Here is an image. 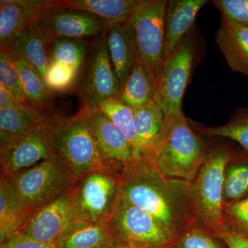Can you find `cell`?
<instances>
[{
  "label": "cell",
  "mask_w": 248,
  "mask_h": 248,
  "mask_svg": "<svg viewBox=\"0 0 248 248\" xmlns=\"http://www.w3.org/2000/svg\"><path fill=\"white\" fill-rule=\"evenodd\" d=\"M120 174L96 171L76 181L71 194L83 221L108 223L120 194Z\"/></svg>",
  "instance_id": "11"
},
{
  "label": "cell",
  "mask_w": 248,
  "mask_h": 248,
  "mask_svg": "<svg viewBox=\"0 0 248 248\" xmlns=\"http://www.w3.org/2000/svg\"><path fill=\"white\" fill-rule=\"evenodd\" d=\"M97 108L123 132L134 148L140 152L133 109L124 105L115 97L101 103Z\"/></svg>",
  "instance_id": "29"
},
{
  "label": "cell",
  "mask_w": 248,
  "mask_h": 248,
  "mask_svg": "<svg viewBox=\"0 0 248 248\" xmlns=\"http://www.w3.org/2000/svg\"><path fill=\"white\" fill-rule=\"evenodd\" d=\"M156 92V82L138 55L133 71L119 87L114 97L135 109L154 100Z\"/></svg>",
  "instance_id": "22"
},
{
  "label": "cell",
  "mask_w": 248,
  "mask_h": 248,
  "mask_svg": "<svg viewBox=\"0 0 248 248\" xmlns=\"http://www.w3.org/2000/svg\"><path fill=\"white\" fill-rule=\"evenodd\" d=\"M25 10L16 0L0 1V45L9 48L16 35L30 24Z\"/></svg>",
  "instance_id": "28"
},
{
  "label": "cell",
  "mask_w": 248,
  "mask_h": 248,
  "mask_svg": "<svg viewBox=\"0 0 248 248\" xmlns=\"http://www.w3.org/2000/svg\"><path fill=\"white\" fill-rule=\"evenodd\" d=\"M48 115L31 105L22 109L0 108V148L27 135L43 123Z\"/></svg>",
  "instance_id": "21"
},
{
  "label": "cell",
  "mask_w": 248,
  "mask_h": 248,
  "mask_svg": "<svg viewBox=\"0 0 248 248\" xmlns=\"http://www.w3.org/2000/svg\"><path fill=\"white\" fill-rule=\"evenodd\" d=\"M108 49L119 87L131 74L136 62V47L127 24L110 25L107 31Z\"/></svg>",
  "instance_id": "17"
},
{
  "label": "cell",
  "mask_w": 248,
  "mask_h": 248,
  "mask_svg": "<svg viewBox=\"0 0 248 248\" xmlns=\"http://www.w3.org/2000/svg\"><path fill=\"white\" fill-rule=\"evenodd\" d=\"M8 178L13 197L26 224L41 209L70 193L77 181L55 153Z\"/></svg>",
  "instance_id": "2"
},
{
  "label": "cell",
  "mask_w": 248,
  "mask_h": 248,
  "mask_svg": "<svg viewBox=\"0 0 248 248\" xmlns=\"http://www.w3.org/2000/svg\"><path fill=\"white\" fill-rule=\"evenodd\" d=\"M64 117L54 111L43 123L27 135L0 148L1 175L12 177L54 154V136Z\"/></svg>",
  "instance_id": "9"
},
{
  "label": "cell",
  "mask_w": 248,
  "mask_h": 248,
  "mask_svg": "<svg viewBox=\"0 0 248 248\" xmlns=\"http://www.w3.org/2000/svg\"><path fill=\"white\" fill-rule=\"evenodd\" d=\"M8 49L18 50L39 72L45 79L51 63V42L48 40L38 23H30L16 35Z\"/></svg>",
  "instance_id": "19"
},
{
  "label": "cell",
  "mask_w": 248,
  "mask_h": 248,
  "mask_svg": "<svg viewBox=\"0 0 248 248\" xmlns=\"http://www.w3.org/2000/svg\"><path fill=\"white\" fill-rule=\"evenodd\" d=\"M28 104L46 115L54 112L53 95L39 72L16 49H9Z\"/></svg>",
  "instance_id": "18"
},
{
  "label": "cell",
  "mask_w": 248,
  "mask_h": 248,
  "mask_svg": "<svg viewBox=\"0 0 248 248\" xmlns=\"http://www.w3.org/2000/svg\"><path fill=\"white\" fill-rule=\"evenodd\" d=\"M199 133L209 138L221 137L231 139L248 152V107L238 108L226 125L203 128Z\"/></svg>",
  "instance_id": "30"
},
{
  "label": "cell",
  "mask_w": 248,
  "mask_h": 248,
  "mask_svg": "<svg viewBox=\"0 0 248 248\" xmlns=\"http://www.w3.org/2000/svg\"><path fill=\"white\" fill-rule=\"evenodd\" d=\"M37 23L51 43L60 39L93 40L107 32L110 26L92 13L65 6L64 1L44 15Z\"/></svg>",
  "instance_id": "12"
},
{
  "label": "cell",
  "mask_w": 248,
  "mask_h": 248,
  "mask_svg": "<svg viewBox=\"0 0 248 248\" xmlns=\"http://www.w3.org/2000/svg\"><path fill=\"white\" fill-rule=\"evenodd\" d=\"M79 111L103 155L111 163L124 169L141 155L123 132L99 109L81 107Z\"/></svg>",
  "instance_id": "14"
},
{
  "label": "cell",
  "mask_w": 248,
  "mask_h": 248,
  "mask_svg": "<svg viewBox=\"0 0 248 248\" xmlns=\"http://www.w3.org/2000/svg\"><path fill=\"white\" fill-rule=\"evenodd\" d=\"M140 2L141 0H67L64 4L89 11L115 25L127 24Z\"/></svg>",
  "instance_id": "23"
},
{
  "label": "cell",
  "mask_w": 248,
  "mask_h": 248,
  "mask_svg": "<svg viewBox=\"0 0 248 248\" xmlns=\"http://www.w3.org/2000/svg\"><path fill=\"white\" fill-rule=\"evenodd\" d=\"M216 236L195 223L179 236L177 248H223Z\"/></svg>",
  "instance_id": "34"
},
{
  "label": "cell",
  "mask_w": 248,
  "mask_h": 248,
  "mask_svg": "<svg viewBox=\"0 0 248 248\" xmlns=\"http://www.w3.org/2000/svg\"><path fill=\"white\" fill-rule=\"evenodd\" d=\"M190 183L165 177L149 158L140 155L120 174V196L167 227L178 238L195 224Z\"/></svg>",
  "instance_id": "1"
},
{
  "label": "cell",
  "mask_w": 248,
  "mask_h": 248,
  "mask_svg": "<svg viewBox=\"0 0 248 248\" xmlns=\"http://www.w3.org/2000/svg\"><path fill=\"white\" fill-rule=\"evenodd\" d=\"M223 215L228 228L248 236V196L236 202L223 203Z\"/></svg>",
  "instance_id": "33"
},
{
  "label": "cell",
  "mask_w": 248,
  "mask_h": 248,
  "mask_svg": "<svg viewBox=\"0 0 248 248\" xmlns=\"http://www.w3.org/2000/svg\"><path fill=\"white\" fill-rule=\"evenodd\" d=\"M104 248H138L133 247V246H130L126 244H124V243L120 242V241H117L115 239L113 241L110 243V244L108 245Z\"/></svg>",
  "instance_id": "39"
},
{
  "label": "cell",
  "mask_w": 248,
  "mask_h": 248,
  "mask_svg": "<svg viewBox=\"0 0 248 248\" xmlns=\"http://www.w3.org/2000/svg\"><path fill=\"white\" fill-rule=\"evenodd\" d=\"M71 192L39 210L19 232L40 242L55 244L76 225L84 222Z\"/></svg>",
  "instance_id": "13"
},
{
  "label": "cell",
  "mask_w": 248,
  "mask_h": 248,
  "mask_svg": "<svg viewBox=\"0 0 248 248\" xmlns=\"http://www.w3.org/2000/svg\"><path fill=\"white\" fill-rule=\"evenodd\" d=\"M167 0H141L128 22L137 53L157 84L164 66Z\"/></svg>",
  "instance_id": "8"
},
{
  "label": "cell",
  "mask_w": 248,
  "mask_h": 248,
  "mask_svg": "<svg viewBox=\"0 0 248 248\" xmlns=\"http://www.w3.org/2000/svg\"><path fill=\"white\" fill-rule=\"evenodd\" d=\"M207 0H169L165 17L166 46L164 64L184 37L194 27L195 18Z\"/></svg>",
  "instance_id": "15"
},
{
  "label": "cell",
  "mask_w": 248,
  "mask_h": 248,
  "mask_svg": "<svg viewBox=\"0 0 248 248\" xmlns=\"http://www.w3.org/2000/svg\"><path fill=\"white\" fill-rule=\"evenodd\" d=\"M212 3L222 17L248 28V0H213Z\"/></svg>",
  "instance_id": "35"
},
{
  "label": "cell",
  "mask_w": 248,
  "mask_h": 248,
  "mask_svg": "<svg viewBox=\"0 0 248 248\" xmlns=\"http://www.w3.org/2000/svg\"><path fill=\"white\" fill-rule=\"evenodd\" d=\"M208 148L184 114L166 116L164 135L148 158L165 177L190 183L197 175Z\"/></svg>",
  "instance_id": "3"
},
{
  "label": "cell",
  "mask_w": 248,
  "mask_h": 248,
  "mask_svg": "<svg viewBox=\"0 0 248 248\" xmlns=\"http://www.w3.org/2000/svg\"><path fill=\"white\" fill-rule=\"evenodd\" d=\"M202 53V42L194 27L165 63L156 84L155 100L166 116L183 114L184 93Z\"/></svg>",
  "instance_id": "6"
},
{
  "label": "cell",
  "mask_w": 248,
  "mask_h": 248,
  "mask_svg": "<svg viewBox=\"0 0 248 248\" xmlns=\"http://www.w3.org/2000/svg\"><path fill=\"white\" fill-rule=\"evenodd\" d=\"M30 105L28 103L20 102L17 98L15 97L12 93H10L8 90L0 86V108L22 109Z\"/></svg>",
  "instance_id": "38"
},
{
  "label": "cell",
  "mask_w": 248,
  "mask_h": 248,
  "mask_svg": "<svg viewBox=\"0 0 248 248\" xmlns=\"http://www.w3.org/2000/svg\"><path fill=\"white\" fill-rule=\"evenodd\" d=\"M0 86L12 93L18 100L27 103L11 52L5 47L0 48Z\"/></svg>",
  "instance_id": "31"
},
{
  "label": "cell",
  "mask_w": 248,
  "mask_h": 248,
  "mask_svg": "<svg viewBox=\"0 0 248 248\" xmlns=\"http://www.w3.org/2000/svg\"><path fill=\"white\" fill-rule=\"evenodd\" d=\"M133 110L140 152L148 157L164 135L166 115L155 99Z\"/></svg>",
  "instance_id": "20"
},
{
  "label": "cell",
  "mask_w": 248,
  "mask_h": 248,
  "mask_svg": "<svg viewBox=\"0 0 248 248\" xmlns=\"http://www.w3.org/2000/svg\"><path fill=\"white\" fill-rule=\"evenodd\" d=\"M108 225L115 239L138 248H174L179 239L161 221L120 194Z\"/></svg>",
  "instance_id": "7"
},
{
  "label": "cell",
  "mask_w": 248,
  "mask_h": 248,
  "mask_svg": "<svg viewBox=\"0 0 248 248\" xmlns=\"http://www.w3.org/2000/svg\"><path fill=\"white\" fill-rule=\"evenodd\" d=\"M78 76L66 65L52 62L47 70L45 81L50 92L63 93L76 86Z\"/></svg>",
  "instance_id": "32"
},
{
  "label": "cell",
  "mask_w": 248,
  "mask_h": 248,
  "mask_svg": "<svg viewBox=\"0 0 248 248\" xmlns=\"http://www.w3.org/2000/svg\"><path fill=\"white\" fill-rule=\"evenodd\" d=\"M248 196V152H233L227 165L223 182V203L236 202Z\"/></svg>",
  "instance_id": "25"
},
{
  "label": "cell",
  "mask_w": 248,
  "mask_h": 248,
  "mask_svg": "<svg viewBox=\"0 0 248 248\" xmlns=\"http://www.w3.org/2000/svg\"><path fill=\"white\" fill-rule=\"evenodd\" d=\"M76 86L81 107L97 108L101 103L115 97L119 84L109 55L107 32L91 41Z\"/></svg>",
  "instance_id": "10"
},
{
  "label": "cell",
  "mask_w": 248,
  "mask_h": 248,
  "mask_svg": "<svg viewBox=\"0 0 248 248\" xmlns=\"http://www.w3.org/2000/svg\"><path fill=\"white\" fill-rule=\"evenodd\" d=\"M91 41L60 39L51 43V62L66 65L73 70L78 78L89 56Z\"/></svg>",
  "instance_id": "27"
},
{
  "label": "cell",
  "mask_w": 248,
  "mask_h": 248,
  "mask_svg": "<svg viewBox=\"0 0 248 248\" xmlns=\"http://www.w3.org/2000/svg\"><path fill=\"white\" fill-rule=\"evenodd\" d=\"M228 248H248V236H244L226 226L213 234Z\"/></svg>",
  "instance_id": "37"
},
{
  "label": "cell",
  "mask_w": 248,
  "mask_h": 248,
  "mask_svg": "<svg viewBox=\"0 0 248 248\" xmlns=\"http://www.w3.org/2000/svg\"><path fill=\"white\" fill-rule=\"evenodd\" d=\"M233 151L223 146L208 148L202 166L190 183L189 197L196 223L209 232L226 226L223 215V182Z\"/></svg>",
  "instance_id": "4"
},
{
  "label": "cell",
  "mask_w": 248,
  "mask_h": 248,
  "mask_svg": "<svg viewBox=\"0 0 248 248\" xmlns=\"http://www.w3.org/2000/svg\"><path fill=\"white\" fill-rule=\"evenodd\" d=\"M53 148L77 180L96 171L123 170L103 155L79 111L62 121L54 136Z\"/></svg>",
  "instance_id": "5"
},
{
  "label": "cell",
  "mask_w": 248,
  "mask_h": 248,
  "mask_svg": "<svg viewBox=\"0 0 248 248\" xmlns=\"http://www.w3.org/2000/svg\"><path fill=\"white\" fill-rule=\"evenodd\" d=\"M216 42L230 68L248 76V28L222 17Z\"/></svg>",
  "instance_id": "16"
},
{
  "label": "cell",
  "mask_w": 248,
  "mask_h": 248,
  "mask_svg": "<svg viewBox=\"0 0 248 248\" xmlns=\"http://www.w3.org/2000/svg\"><path fill=\"white\" fill-rule=\"evenodd\" d=\"M0 248H57L55 244L40 242L17 232L1 243Z\"/></svg>",
  "instance_id": "36"
},
{
  "label": "cell",
  "mask_w": 248,
  "mask_h": 248,
  "mask_svg": "<svg viewBox=\"0 0 248 248\" xmlns=\"http://www.w3.org/2000/svg\"><path fill=\"white\" fill-rule=\"evenodd\" d=\"M114 240L108 223L80 222L55 245L57 248H104Z\"/></svg>",
  "instance_id": "24"
},
{
  "label": "cell",
  "mask_w": 248,
  "mask_h": 248,
  "mask_svg": "<svg viewBox=\"0 0 248 248\" xmlns=\"http://www.w3.org/2000/svg\"><path fill=\"white\" fill-rule=\"evenodd\" d=\"M25 224L13 197L9 178L0 176V244L19 232Z\"/></svg>",
  "instance_id": "26"
}]
</instances>
